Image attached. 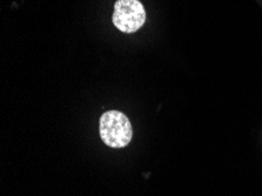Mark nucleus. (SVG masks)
<instances>
[{
    "instance_id": "obj_1",
    "label": "nucleus",
    "mask_w": 262,
    "mask_h": 196,
    "mask_svg": "<svg viewBox=\"0 0 262 196\" xmlns=\"http://www.w3.org/2000/svg\"><path fill=\"white\" fill-rule=\"evenodd\" d=\"M100 137L111 148H124L133 137L128 118L119 111H108L100 118Z\"/></svg>"
},
{
    "instance_id": "obj_2",
    "label": "nucleus",
    "mask_w": 262,
    "mask_h": 196,
    "mask_svg": "<svg viewBox=\"0 0 262 196\" xmlns=\"http://www.w3.org/2000/svg\"><path fill=\"white\" fill-rule=\"evenodd\" d=\"M146 12L139 0H118L114 6L113 24L125 33H133L145 24Z\"/></svg>"
}]
</instances>
